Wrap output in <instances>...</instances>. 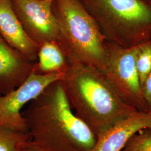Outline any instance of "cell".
Returning a JSON list of instances; mask_svg holds the SVG:
<instances>
[{
	"label": "cell",
	"mask_w": 151,
	"mask_h": 151,
	"mask_svg": "<svg viewBox=\"0 0 151 151\" xmlns=\"http://www.w3.org/2000/svg\"><path fill=\"white\" fill-rule=\"evenodd\" d=\"M35 151H90L97 137L72 109L60 80L49 85L23 109Z\"/></svg>",
	"instance_id": "cell-1"
},
{
	"label": "cell",
	"mask_w": 151,
	"mask_h": 151,
	"mask_svg": "<svg viewBox=\"0 0 151 151\" xmlns=\"http://www.w3.org/2000/svg\"><path fill=\"white\" fill-rule=\"evenodd\" d=\"M60 82L70 107L97 137L135 111L120 99L101 70L70 65Z\"/></svg>",
	"instance_id": "cell-2"
},
{
	"label": "cell",
	"mask_w": 151,
	"mask_h": 151,
	"mask_svg": "<svg viewBox=\"0 0 151 151\" xmlns=\"http://www.w3.org/2000/svg\"><path fill=\"white\" fill-rule=\"evenodd\" d=\"M52 9L58 30V43L70 65L103 70L106 40L80 0H53Z\"/></svg>",
	"instance_id": "cell-3"
},
{
	"label": "cell",
	"mask_w": 151,
	"mask_h": 151,
	"mask_svg": "<svg viewBox=\"0 0 151 151\" xmlns=\"http://www.w3.org/2000/svg\"><path fill=\"white\" fill-rule=\"evenodd\" d=\"M106 40L131 48L151 40V1L80 0Z\"/></svg>",
	"instance_id": "cell-4"
},
{
	"label": "cell",
	"mask_w": 151,
	"mask_h": 151,
	"mask_svg": "<svg viewBox=\"0 0 151 151\" xmlns=\"http://www.w3.org/2000/svg\"><path fill=\"white\" fill-rule=\"evenodd\" d=\"M138 45L124 48L106 42V52L101 72L120 99L140 111H150L143 95L135 67Z\"/></svg>",
	"instance_id": "cell-5"
},
{
	"label": "cell",
	"mask_w": 151,
	"mask_h": 151,
	"mask_svg": "<svg viewBox=\"0 0 151 151\" xmlns=\"http://www.w3.org/2000/svg\"><path fill=\"white\" fill-rule=\"evenodd\" d=\"M63 74L40 75L33 73L20 86L0 96V127L28 133L26 120L22 115L23 108Z\"/></svg>",
	"instance_id": "cell-6"
},
{
	"label": "cell",
	"mask_w": 151,
	"mask_h": 151,
	"mask_svg": "<svg viewBox=\"0 0 151 151\" xmlns=\"http://www.w3.org/2000/svg\"><path fill=\"white\" fill-rule=\"evenodd\" d=\"M16 16L27 36L41 45L58 40L52 3L43 0H11Z\"/></svg>",
	"instance_id": "cell-7"
},
{
	"label": "cell",
	"mask_w": 151,
	"mask_h": 151,
	"mask_svg": "<svg viewBox=\"0 0 151 151\" xmlns=\"http://www.w3.org/2000/svg\"><path fill=\"white\" fill-rule=\"evenodd\" d=\"M35 62L12 47L0 34V96L20 86L32 73Z\"/></svg>",
	"instance_id": "cell-8"
},
{
	"label": "cell",
	"mask_w": 151,
	"mask_h": 151,
	"mask_svg": "<svg viewBox=\"0 0 151 151\" xmlns=\"http://www.w3.org/2000/svg\"><path fill=\"white\" fill-rule=\"evenodd\" d=\"M145 128H151V111H135L97 137L90 151H121L132 135Z\"/></svg>",
	"instance_id": "cell-9"
},
{
	"label": "cell",
	"mask_w": 151,
	"mask_h": 151,
	"mask_svg": "<svg viewBox=\"0 0 151 151\" xmlns=\"http://www.w3.org/2000/svg\"><path fill=\"white\" fill-rule=\"evenodd\" d=\"M0 34L7 43L27 59L37 61L40 45L32 41L24 31L11 0H0Z\"/></svg>",
	"instance_id": "cell-10"
},
{
	"label": "cell",
	"mask_w": 151,
	"mask_h": 151,
	"mask_svg": "<svg viewBox=\"0 0 151 151\" xmlns=\"http://www.w3.org/2000/svg\"><path fill=\"white\" fill-rule=\"evenodd\" d=\"M69 66L67 57L59 43L48 42L40 45L32 72L40 75L63 74Z\"/></svg>",
	"instance_id": "cell-11"
},
{
	"label": "cell",
	"mask_w": 151,
	"mask_h": 151,
	"mask_svg": "<svg viewBox=\"0 0 151 151\" xmlns=\"http://www.w3.org/2000/svg\"><path fill=\"white\" fill-rule=\"evenodd\" d=\"M29 140L28 133L0 127V151H24Z\"/></svg>",
	"instance_id": "cell-12"
},
{
	"label": "cell",
	"mask_w": 151,
	"mask_h": 151,
	"mask_svg": "<svg viewBox=\"0 0 151 151\" xmlns=\"http://www.w3.org/2000/svg\"><path fill=\"white\" fill-rule=\"evenodd\" d=\"M135 67L142 87L151 72V40L138 45Z\"/></svg>",
	"instance_id": "cell-13"
},
{
	"label": "cell",
	"mask_w": 151,
	"mask_h": 151,
	"mask_svg": "<svg viewBox=\"0 0 151 151\" xmlns=\"http://www.w3.org/2000/svg\"><path fill=\"white\" fill-rule=\"evenodd\" d=\"M121 151H151V128L140 130L132 135Z\"/></svg>",
	"instance_id": "cell-14"
},
{
	"label": "cell",
	"mask_w": 151,
	"mask_h": 151,
	"mask_svg": "<svg viewBox=\"0 0 151 151\" xmlns=\"http://www.w3.org/2000/svg\"><path fill=\"white\" fill-rule=\"evenodd\" d=\"M143 95L150 111H151V72L142 86Z\"/></svg>",
	"instance_id": "cell-15"
},
{
	"label": "cell",
	"mask_w": 151,
	"mask_h": 151,
	"mask_svg": "<svg viewBox=\"0 0 151 151\" xmlns=\"http://www.w3.org/2000/svg\"><path fill=\"white\" fill-rule=\"evenodd\" d=\"M34 151V150H32V149H30V148H28L27 147L25 150V151Z\"/></svg>",
	"instance_id": "cell-16"
},
{
	"label": "cell",
	"mask_w": 151,
	"mask_h": 151,
	"mask_svg": "<svg viewBox=\"0 0 151 151\" xmlns=\"http://www.w3.org/2000/svg\"><path fill=\"white\" fill-rule=\"evenodd\" d=\"M43 1H49V2H53V0H43Z\"/></svg>",
	"instance_id": "cell-17"
},
{
	"label": "cell",
	"mask_w": 151,
	"mask_h": 151,
	"mask_svg": "<svg viewBox=\"0 0 151 151\" xmlns=\"http://www.w3.org/2000/svg\"><path fill=\"white\" fill-rule=\"evenodd\" d=\"M148 1H151V0H148Z\"/></svg>",
	"instance_id": "cell-18"
}]
</instances>
